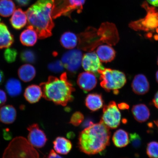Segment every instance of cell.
<instances>
[{"instance_id":"6da1fadb","label":"cell","mask_w":158,"mask_h":158,"mask_svg":"<svg viewBox=\"0 0 158 158\" xmlns=\"http://www.w3.org/2000/svg\"><path fill=\"white\" fill-rule=\"evenodd\" d=\"M118 31L115 25L106 22L102 23L98 29L89 27L78 35L79 49L91 52L97 47L106 43L116 45L119 41Z\"/></svg>"},{"instance_id":"7a4b0ae2","label":"cell","mask_w":158,"mask_h":158,"mask_svg":"<svg viewBox=\"0 0 158 158\" xmlns=\"http://www.w3.org/2000/svg\"><path fill=\"white\" fill-rule=\"evenodd\" d=\"M110 137V128L100 120L81 132L78 138L79 149L88 155L101 152L109 145Z\"/></svg>"},{"instance_id":"3957f363","label":"cell","mask_w":158,"mask_h":158,"mask_svg":"<svg viewBox=\"0 0 158 158\" xmlns=\"http://www.w3.org/2000/svg\"><path fill=\"white\" fill-rule=\"evenodd\" d=\"M54 0H37L26 11L29 25L32 26L39 38H48L55 26L52 16Z\"/></svg>"},{"instance_id":"277c9868","label":"cell","mask_w":158,"mask_h":158,"mask_svg":"<svg viewBox=\"0 0 158 158\" xmlns=\"http://www.w3.org/2000/svg\"><path fill=\"white\" fill-rule=\"evenodd\" d=\"M43 96L45 100L63 106H66L73 100V93L75 89L69 81L66 72L59 78L49 76L47 81L41 83L40 85Z\"/></svg>"},{"instance_id":"5b68a950","label":"cell","mask_w":158,"mask_h":158,"mask_svg":"<svg viewBox=\"0 0 158 158\" xmlns=\"http://www.w3.org/2000/svg\"><path fill=\"white\" fill-rule=\"evenodd\" d=\"M35 147L24 137H16L10 142L3 154V158H39Z\"/></svg>"},{"instance_id":"8992f818","label":"cell","mask_w":158,"mask_h":158,"mask_svg":"<svg viewBox=\"0 0 158 158\" xmlns=\"http://www.w3.org/2000/svg\"><path fill=\"white\" fill-rule=\"evenodd\" d=\"M100 85L106 91H113L117 94L118 90L124 85L126 78L124 73L120 71L108 68H104L100 70Z\"/></svg>"},{"instance_id":"52a82bcc","label":"cell","mask_w":158,"mask_h":158,"mask_svg":"<svg viewBox=\"0 0 158 158\" xmlns=\"http://www.w3.org/2000/svg\"><path fill=\"white\" fill-rule=\"evenodd\" d=\"M86 0H54L52 6V16L53 19L62 16L71 18V14L77 10L81 13Z\"/></svg>"},{"instance_id":"ba28073f","label":"cell","mask_w":158,"mask_h":158,"mask_svg":"<svg viewBox=\"0 0 158 158\" xmlns=\"http://www.w3.org/2000/svg\"><path fill=\"white\" fill-rule=\"evenodd\" d=\"M143 6L148 13L145 18L132 22L130 25V27L135 30L145 31L156 28L158 27V11L154 8L147 6V4H143Z\"/></svg>"},{"instance_id":"9c48e42d","label":"cell","mask_w":158,"mask_h":158,"mask_svg":"<svg viewBox=\"0 0 158 158\" xmlns=\"http://www.w3.org/2000/svg\"><path fill=\"white\" fill-rule=\"evenodd\" d=\"M121 118V113L115 102H110L104 106L101 121L109 128H118L120 125Z\"/></svg>"},{"instance_id":"30bf717a","label":"cell","mask_w":158,"mask_h":158,"mask_svg":"<svg viewBox=\"0 0 158 158\" xmlns=\"http://www.w3.org/2000/svg\"><path fill=\"white\" fill-rule=\"evenodd\" d=\"M82 54L80 49H72L63 55L61 62L69 72L75 73L82 64Z\"/></svg>"},{"instance_id":"8fae6325","label":"cell","mask_w":158,"mask_h":158,"mask_svg":"<svg viewBox=\"0 0 158 158\" xmlns=\"http://www.w3.org/2000/svg\"><path fill=\"white\" fill-rule=\"evenodd\" d=\"M29 132L27 140L33 147L41 148L44 147L47 141L44 131L39 127L38 124H33L27 128Z\"/></svg>"},{"instance_id":"7c38bea8","label":"cell","mask_w":158,"mask_h":158,"mask_svg":"<svg viewBox=\"0 0 158 158\" xmlns=\"http://www.w3.org/2000/svg\"><path fill=\"white\" fill-rule=\"evenodd\" d=\"M101 61L94 52H88L83 55L82 65L86 72L96 73L104 69Z\"/></svg>"},{"instance_id":"4fadbf2b","label":"cell","mask_w":158,"mask_h":158,"mask_svg":"<svg viewBox=\"0 0 158 158\" xmlns=\"http://www.w3.org/2000/svg\"><path fill=\"white\" fill-rule=\"evenodd\" d=\"M77 82L82 89L87 92L95 87L97 84V79L93 73L86 71L79 75Z\"/></svg>"},{"instance_id":"5bb4252c","label":"cell","mask_w":158,"mask_h":158,"mask_svg":"<svg viewBox=\"0 0 158 158\" xmlns=\"http://www.w3.org/2000/svg\"><path fill=\"white\" fill-rule=\"evenodd\" d=\"M131 86L133 91L138 95L147 94L150 88L147 78L145 75L142 74L136 75L132 82Z\"/></svg>"},{"instance_id":"9a60e30c","label":"cell","mask_w":158,"mask_h":158,"mask_svg":"<svg viewBox=\"0 0 158 158\" xmlns=\"http://www.w3.org/2000/svg\"><path fill=\"white\" fill-rule=\"evenodd\" d=\"M38 35L36 31L31 25L23 31L20 35L21 44L27 47L33 46L37 42Z\"/></svg>"},{"instance_id":"2e32d148","label":"cell","mask_w":158,"mask_h":158,"mask_svg":"<svg viewBox=\"0 0 158 158\" xmlns=\"http://www.w3.org/2000/svg\"><path fill=\"white\" fill-rule=\"evenodd\" d=\"M24 96L25 99L29 103H36L43 96L42 89L40 86L31 85L26 88Z\"/></svg>"},{"instance_id":"e0dca14e","label":"cell","mask_w":158,"mask_h":158,"mask_svg":"<svg viewBox=\"0 0 158 158\" xmlns=\"http://www.w3.org/2000/svg\"><path fill=\"white\" fill-rule=\"evenodd\" d=\"M17 117V111L13 106L6 105L0 108V121L6 124L13 123Z\"/></svg>"},{"instance_id":"ac0fdd59","label":"cell","mask_w":158,"mask_h":158,"mask_svg":"<svg viewBox=\"0 0 158 158\" xmlns=\"http://www.w3.org/2000/svg\"><path fill=\"white\" fill-rule=\"evenodd\" d=\"M96 53L102 62H111L115 58V51L110 45H102L97 47Z\"/></svg>"},{"instance_id":"d6986e66","label":"cell","mask_w":158,"mask_h":158,"mask_svg":"<svg viewBox=\"0 0 158 158\" xmlns=\"http://www.w3.org/2000/svg\"><path fill=\"white\" fill-rule=\"evenodd\" d=\"M14 42L13 35L7 26L0 23V50L10 47Z\"/></svg>"},{"instance_id":"ffe728a7","label":"cell","mask_w":158,"mask_h":158,"mask_svg":"<svg viewBox=\"0 0 158 158\" xmlns=\"http://www.w3.org/2000/svg\"><path fill=\"white\" fill-rule=\"evenodd\" d=\"M27 21L26 13L20 9L15 10L10 19L12 26L17 30H20L24 27L27 24Z\"/></svg>"},{"instance_id":"44dd1931","label":"cell","mask_w":158,"mask_h":158,"mask_svg":"<svg viewBox=\"0 0 158 158\" xmlns=\"http://www.w3.org/2000/svg\"><path fill=\"white\" fill-rule=\"evenodd\" d=\"M131 111L135 119L139 123L147 121L149 118L150 110L145 104H140L134 106Z\"/></svg>"},{"instance_id":"7402d4cb","label":"cell","mask_w":158,"mask_h":158,"mask_svg":"<svg viewBox=\"0 0 158 158\" xmlns=\"http://www.w3.org/2000/svg\"><path fill=\"white\" fill-rule=\"evenodd\" d=\"M85 105L90 110L95 111L103 106L104 102L101 95L92 94L88 95L85 99Z\"/></svg>"},{"instance_id":"603a6c76","label":"cell","mask_w":158,"mask_h":158,"mask_svg":"<svg viewBox=\"0 0 158 158\" xmlns=\"http://www.w3.org/2000/svg\"><path fill=\"white\" fill-rule=\"evenodd\" d=\"M18 74L23 81L27 82L31 81L35 77L36 70L35 67L30 64L23 65L19 69Z\"/></svg>"},{"instance_id":"cb8c5ba5","label":"cell","mask_w":158,"mask_h":158,"mask_svg":"<svg viewBox=\"0 0 158 158\" xmlns=\"http://www.w3.org/2000/svg\"><path fill=\"white\" fill-rule=\"evenodd\" d=\"M54 148L57 153L67 155L72 149L71 142L66 138L63 137H57L53 142Z\"/></svg>"},{"instance_id":"d4e9b609","label":"cell","mask_w":158,"mask_h":158,"mask_svg":"<svg viewBox=\"0 0 158 158\" xmlns=\"http://www.w3.org/2000/svg\"><path fill=\"white\" fill-rule=\"evenodd\" d=\"M6 89L9 95L15 97L19 95L22 92V86L20 81L11 78L8 80L5 85Z\"/></svg>"},{"instance_id":"484cf974","label":"cell","mask_w":158,"mask_h":158,"mask_svg":"<svg viewBox=\"0 0 158 158\" xmlns=\"http://www.w3.org/2000/svg\"><path fill=\"white\" fill-rule=\"evenodd\" d=\"M112 141L116 147L120 148L125 147L129 143L128 133L125 130L121 129L116 130L112 137Z\"/></svg>"},{"instance_id":"4316f807","label":"cell","mask_w":158,"mask_h":158,"mask_svg":"<svg viewBox=\"0 0 158 158\" xmlns=\"http://www.w3.org/2000/svg\"><path fill=\"white\" fill-rule=\"evenodd\" d=\"M60 42L64 48L74 49L78 44V37L74 33L70 31L65 32L61 37Z\"/></svg>"},{"instance_id":"83f0119b","label":"cell","mask_w":158,"mask_h":158,"mask_svg":"<svg viewBox=\"0 0 158 158\" xmlns=\"http://www.w3.org/2000/svg\"><path fill=\"white\" fill-rule=\"evenodd\" d=\"M15 9V4L11 0H0V15L8 17L13 14Z\"/></svg>"},{"instance_id":"f1b7e54d","label":"cell","mask_w":158,"mask_h":158,"mask_svg":"<svg viewBox=\"0 0 158 158\" xmlns=\"http://www.w3.org/2000/svg\"><path fill=\"white\" fill-rule=\"evenodd\" d=\"M20 57L23 62L27 64H33L36 60L35 53L31 49H25L22 51Z\"/></svg>"},{"instance_id":"f546056e","label":"cell","mask_w":158,"mask_h":158,"mask_svg":"<svg viewBox=\"0 0 158 158\" xmlns=\"http://www.w3.org/2000/svg\"><path fill=\"white\" fill-rule=\"evenodd\" d=\"M147 153L150 158H158V143L156 141L150 142L147 145Z\"/></svg>"},{"instance_id":"4dcf8cb0","label":"cell","mask_w":158,"mask_h":158,"mask_svg":"<svg viewBox=\"0 0 158 158\" xmlns=\"http://www.w3.org/2000/svg\"><path fill=\"white\" fill-rule=\"evenodd\" d=\"M17 55L16 49L9 47L5 49L4 52V58L6 62L10 64L15 62L17 59Z\"/></svg>"},{"instance_id":"1f68e13d","label":"cell","mask_w":158,"mask_h":158,"mask_svg":"<svg viewBox=\"0 0 158 158\" xmlns=\"http://www.w3.org/2000/svg\"><path fill=\"white\" fill-rule=\"evenodd\" d=\"M84 120L83 114L81 112H75L70 118V123L75 126H78L82 123Z\"/></svg>"},{"instance_id":"d6a6232c","label":"cell","mask_w":158,"mask_h":158,"mask_svg":"<svg viewBox=\"0 0 158 158\" xmlns=\"http://www.w3.org/2000/svg\"><path fill=\"white\" fill-rule=\"evenodd\" d=\"M130 141L132 146L136 149L141 147V139L140 136L136 133H131L130 135Z\"/></svg>"},{"instance_id":"836d02e7","label":"cell","mask_w":158,"mask_h":158,"mask_svg":"<svg viewBox=\"0 0 158 158\" xmlns=\"http://www.w3.org/2000/svg\"><path fill=\"white\" fill-rule=\"evenodd\" d=\"M64 68L61 61H56L51 63L48 66L49 70L53 72H60L62 71Z\"/></svg>"},{"instance_id":"e575fe53","label":"cell","mask_w":158,"mask_h":158,"mask_svg":"<svg viewBox=\"0 0 158 158\" xmlns=\"http://www.w3.org/2000/svg\"><path fill=\"white\" fill-rule=\"evenodd\" d=\"M7 96L6 93L0 89V106H2L7 101Z\"/></svg>"},{"instance_id":"d590c367","label":"cell","mask_w":158,"mask_h":158,"mask_svg":"<svg viewBox=\"0 0 158 158\" xmlns=\"http://www.w3.org/2000/svg\"><path fill=\"white\" fill-rule=\"evenodd\" d=\"M17 2L21 6H26L28 5L31 0H16Z\"/></svg>"},{"instance_id":"8d00e7d4","label":"cell","mask_w":158,"mask_h":158,"mask_svg":"<svg viewBox=\"0 0 158 158\" xmlns=\"http://www.w3.org/2000/svg\"><path fill=\"white\" fill-rule=\"evenodd\" d=\"M48 158H63L57 154L53 150H51L49 154Z\"/></svg>"},{"instance_id":"74e56055","label":"cell","mask_w":158,"mask_h":158,"mask_svg":"<svg viewBox=\"0 0 158 158\" xmlns=\"http://www.w3.org/2000/svg\"><path fill=\"white\" fill-rule=\"evenodd\" d=\"M152 102L154 106L158 109V91L155 94Z\"/></svg>"},{"instance_id":"f35d334b","label":"cell","mask_w":158,"mask_h":158,"mask_svg":"<svg viewBox=\"0 0 158 158\" xmlns=\"http://www.w3.org/2000/svg\"><path fill=\"white\" fill-rule=\"evenodd\" d=\"M150 4L156 7H158V0H147Z\"/></svg>"},{"instance_id":"ab89813d","label":"cell","mask_w":158,"mask_h":158,"mask_svg":"<svg viewBox=\"0 0 158 158\" xmlns=\"http://www.w3.org/2000/svg\"><path fill=\"white\" fill-rule=\"evenodd\" d=\"M118 106L120 109L122 110L127 109L129 108V106L127 104L124 103H122L118 104Z\"/></svg>"},{"instance_id":"60d3db41","label":"cell","mask_w":158,"mask_h":158,"mask_svg":"<svg viewBox=\"0 0 158 158\" xmlns=\"http://www.w3.org/2000/svg\"><path fill=\"white\" fill-rule=\"evenodd\" d=\"M5 79V76L2 71L0 70V85H1Z\"/></svg>"},{"instance_id":"b9f144b4","label":"cell","mask_w":158,"mask_h":158,"mask_svg":"<svg viewBox=\"0 0 158 158\" xmlns=\"http://www.w3.org/2000/svg\"><path fill=\"white\" fill-rule=\"evenodd\" d=\"M156 80L157 81L158 83V71L156 73Z\"/></svg>"},{"instance_id":"7bdbcfd3","label":"cell","mask_w":158,"mask_h":158,"mask_svg":"<svg viewBox=\"0 0 158 158\" xmlns=\"http://www.w3.org/2000/svg\"><path fill=\"white\" fill-rule=\"evenodd\" d=\"M155 123L156 124V125L158 128V120H157V121H156L155 122Z\"/></svg>"},{"instance_id":"ee69618b","label":"cell","mask_w":158,"mask_h":158,"mask_svg":"<svg viewBox=\"0 0 158 158\" xmlns=\"http://www.w3.org/2000/svg\"><path fill=\"white\" fill-rule=\"evenodd\" d=\"M157 64H158V60H157Z\"/></svg>"},{"instance_id":"f6af8a7d","label":"cell","mask_w":158,"mask_h":158,"mask_svg":"<svg viewBox=\"0 0 158 158\" xmlns=\"http://www.w3.org/2000/svg\"><path fill=\"white\" fill-rule=\"evenodd\" d=\"M1 19H0V22H1Z\"/></svg>"}]
</instances>
